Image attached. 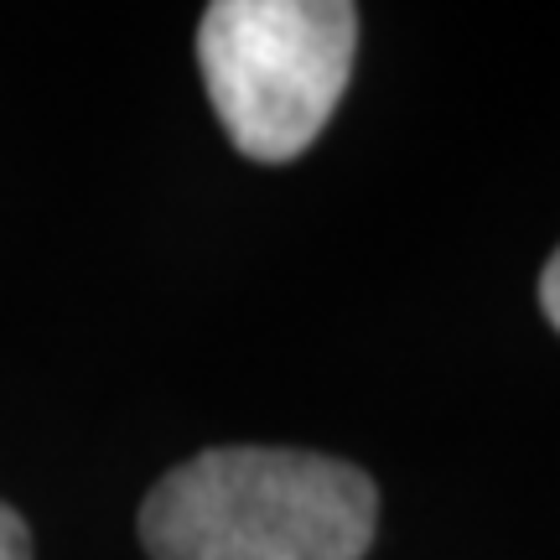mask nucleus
Masks as SVG:
<instances>
[{"label": "nucleus", "mask_w": 560, "mask_h": 560, "mask_svg": "<svg viewBox=\"0 0 560 560\" xmlns=\"http://www.w3.org/2000/svg\"><path fill=\"white\" fill-rule=\"evenodd\" d=\"M380 493L353 462L291 446H213L140 503L151 560H363Z\"/></svg>", "instance_id": "f257e3e1"}, {"label": "nucleus", "mask_w": 560, "mask_h": 560, "mask_svg": "<svg viewBox=\"0 0 560 560\" xmlns=\"http://www.w3.org/2000/svg\"><path fill=\"white\" fill-rule=\"evenodd\" d=\"M359 47L348 0H213L198 26L208 100L249 161L301 156L332 120Z\"/></svg>", "instance_id": "f03ea898"}, {"label": "nucleus", "mask_w": 560, "mask_h": 560, "mask_svg": "<svg viewBox=\"0 0 560 560\" xmlns=\"http://www.w3.org/2000/svg\"><path fill=\"white\" fill-rule=\"evenodd\" d=\"M0 560H32V535L11 503H0Z\"/></svg>", "instance_id": "7ed1b4c3"}, {"label": "nucleus", "mask_w": 560, "mask_h": 560, "mask_svg": "<svg viewBox=\"0 0 560 560\" xmlns=\"http://www.w3.org/2000/svg\"><path fill=\"white\" fill-rule=\"evenodd\" d=\"M540 312L550 317V327L560 332V249L545 260V270H540Z\"/></svg>", "instance_id": "20e7f679"}]
</instances>
